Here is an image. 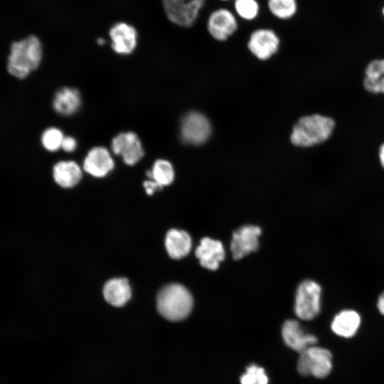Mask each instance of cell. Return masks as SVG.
Returning a JSON list of instances; mask_svg holds the SVG:
<instances>
[{
	"label": "cell",
	"instance_id": "obj_1",
	"mask_svg": "<svg viewBox=\"0 0 384 384\" xmlns=\"http://www.w3.org/2000/svg\"><path fill=\"white\" fill-rule=\"evenodd\" d=\"M42 58L41 41L37 36L29 35L11 43L6 64L7 71L17 79H25L39 67Z\"/></svg>",
	"mask_w": 384,
	"mask_h": 384
},
{
	"label": "cell",
	"instance_id": "obj_2",
	"mask_svg": "<svg viewBox=\"0 0 384 384\" xmlns=\"http://www.w3.org/2000/svg\"><path fill=\"white\" fill-rule=\"evenodd\" d=\"M193 304L189 291L177 283L162 287L156 297L158 311L164 318L172 321L186 319L192 310Z\"/></svg>",
	"mask_w": 384,
	"mask_h": 384
},
{
	"label": "cell",
	"instance_id": "obj_3",
	"mask_svg": "<svg viewBox=\"0 0 384 384\" xmlns=\"http://www.w3.org/2000/svg\"><path fill=\"white\" fill-rule=\"evenodd\" d=\"M335 122L328 117L313 114L302 117L293 127L290 139L298 146H311L327 140Z\"/></svg>",
	"mask_w": 384,
	"mask_h": 384
},
{
	"label": "cell",
	"instance_id": "obj_4",
	"mask_svg": "<svg viewBox=\"0 0 384 384\" xmlns=\"http://www.w3.org/2000/svg\"><path fill=\"white\" fill-rule=\"evenodd\" d=\"M331 360L332 355L329 350L314 345L300 353L297 370L302 375L324 378L331 371Z\"/></svg>",
	"mask_w": 384,
	"mask_h": 384
},
{
	"label": "cell",
	"instance_id": "obj_5",
	"mask_svg": "<svg viewBox=\"0 0 384 384\" xmlns=\"http://www.w3.org/2000/svg\"><path fill=\"white\" fill-rule=\"evenodd\" d=\"M320 285L313 280H304L297 288L294 311L301 319L309 321L314 319L321 309Z\"/></svg>",
	"mask_w": 384,
	"mask_h": 384
},
{
	"label": "cell",
	"instance_id": "obj_6",
	"mask_svg": "<svg viewBox=\"0 0 384 384\" xmlns=\"http://www.w3.org/2000/svg\"><path fill=\"white\" fill-rule=\"evenodd\" d=\"M204 4L205 0H163L169 20L183 27L194 24Z\"/></svg>",
	"mask_w": 384,
	"mask_h": 384
},
{
	"label": "cell",
	"instance_id": "obj_7",
	"mask_svg": "<svg viewBox=\"0 0 384 384\" xmlns=\"http://www.w3.org/2000/svg\"><path fill=\"white\" fill-rule=\"evenodd\" d=\"M180 133L185 143L200 145L210 137L211 126L205 115L198 112H190L181 120Z\"/></svg>",
	"mask_w": 384,
	"mask_h": 384
},
{
	"label": "cell",
	"instance_id": "obj_8",
	"mask_svg": "<svg viewBox=\"0 0 384 384\" xmlns=\"http://www.w3.org/2000/svg\"><path fill=\"white\" fill-rule=\"evenodd\" d=\"M113 153L122 157L125 164L133 166L144 156V151L137 134L133 132L118 134L111 143Z\"/></svg>",
	"mask_w": 384,
	"mask_h": 384
},
{
	"label": "cell",
	"instance_id": "obj_9",
	"mask_svg": "<svg viewBox=\"0 0 384 384\" xmlns=\"http://www.w3.org/2000/svg\"><path fill=\"white\" fill-rule=\"evenodd\" d=\"M261 234V229L258 226L245 225L233 234L230 245L233 257L239 260L252 252L256 251L259 246L258 238Z\"/></svg>",
	"mask_w": 384,
	"mask_h": 384
},
{
	"label": "cell",
	"instance_id": "obj_10",
	"mask_svg": "<svg viewBox=\"0 0 384 384\" xmlns=\"http://www.w3.org/2000/svg\"><path fill=\"white\" fill-rule=\"evenodd\" d=\"M207 28L213 38L223 41L236 31L238 22L230 10L223 8L218 9L210 14Z\"/></svg>",
	"mask_w": 384,
	"mask_h": 384
},
{
	"label": "cell",
	"instance_id": "obj_11",
	"mask_svg": "<svg viewBox=\"0 0 384 384\" xmlns=\"http://www.w3.org/2000/svg\"><path fill=\"white\" fill-rule=\"evenodd\" d=\"M279 39L274 31L260 28L254 31L248 41L247 46L251 53L260 60H267L278 50Z\"/></svg>",
	"mask_w": 384,
	"mask_h": 384
},
{
	"label": "cell",
	"instance_id": "obj_12",
	"mask_svg": "<svg viewBox=\"0 0 384 384\" xmlns=\"http://www.w3.org/2000/svg\"><path fill=\"white\" fill-rule=\"evenodd\" d=\"M114 166L110 152L103 146H95L85 156L83 169L89 174L102 178L108 174Z\"/></svg>",
	"mask_w": 384,
	"mask_h": 384
},
{
	"label": "cell",
	"instance_id": "obj_13",
	"mask_svg": "<svg viewBox=\"0 0 384 384\" xmlns=\"http://www.w3.org/2000/svg\"><path fill=\"white\" fill-rule=\"evenodd\" d=\"M285 343L299 353L317 342V338L310 334H304L299 323L293 319L285 321L282 329Z\"/></svg>",
	"mask_w": 384,
	"mask_h": 384
},
{
	"label": "cell",
	"instance_id": "obj_14",
	"mask_svg": "<svg viewBox=\"0 0 384 384\" xmlns=\"http://www.w3.org/2000/svg\"><path fill=\"white\" fill-rule=\"evenodd\" d=\"M112 48L118 54H130L137 43V33L131 25L120 22L114 24L110 31Z\"/></svg>",
	"mask_w": 384,
	"mask_h": 384
},
{
	"label": "cell",
	"instance_id": "obj_15",
	"mask_svg": "<svg viewBox=\"0 0 384 384\" xmlns=\"http://www.w3.org/2000/svg\"><path fill=\"white\" fill-rule=\"evenodd\" d=\"M195 253L201 265L210 270H217L220 262L225 258L222 242L209 238H203L201 240Z\"/></svg>",
	"mask_w": 384,
	"mask_h": 384
},
{
	"label": "cell",
	"instance_id": "obj_16",
	"mask_svg": "<svg viewBox=\"0 0 384 384\" xmlns=\"http://www.w3.org/2000/svg\"><path fill=\"white\" fill-rule=\"evenodd\" d=\"M81 106V96L75 88L63 87L55 95L53 107L56 112L63 116L75 114Z\"/></svg>",
	"mask_w": 384,
	"mask_h": 384
},
{
	"label": "cell",
	"instance_id": "obj_17",
	"mask_svg": "<svg viewBox=\"0 0 384 384\" xmlns=\"http://www.w3.org/2000/svg\"><path fill=\"white\" fill-rule=\"evenodd\" d=\"M132 292L128 280L114 278L107 281L103 288L105 299L111 305L124 306L131 298Z\"/></svg>",
	"mask_w": 384,
	"mask_h": 384
},
{
	"label": "cell",
	"instance_id": "obj_18",
	"mask_svg": "<svg viewBox=\"0 0 384 384\" xmlns=\"http://www.w3.org/2000/svg\"><path fill=\"white\" fill-rule=\"evenodd\" d=\"M360 324L359 314L352 309H345L334 316L331 327L336 335L343 338H351L356 334Z\"/></svg>",
	"mask_w": 384,
	"mask_h": 384
},
{
	"label": "cell",
	"instance_id": "obj_19",
	"mask_svg": "<svg viewBox=\"0 0 384 384\" xmlns=\"http://www.w3.org/2000/svg\"><path fill=\"white\" fill-rule=\"evenodd\" d=\"M191 236L184 230L171 229L165 238V247L169 255L173 259H181L191 251Z\"/></svg>",
	"mask_w": 384,
	"mask_h": 384
},
{
	"label": "cell",
	"instance_id": "obj_20",
	"mask_svg": "<svg viewBox=\"0 0 384 384\" xmlns=\"http://www.w3.org/2000/svg\"><path fill=\"white\" fill-rule=\"evenodd\" d=\"M80 166L73 161H60L53 169L54 181L63 188H72L77 185L82 178Z\"/></svg>",
	"mask_w": 384,
	"mask_h": 384
},
{
	"label": "cell",
	"instance_id": "obj_21",
	"mask_svg": "<svg viewBox=\"0 0 384 384\" xmlns=\"http://www.w3.org/2000/svg\"><path fill=\"white\" fill-rule=\"evenodd\" d=\"M363 85L369 92L384 93V60H375L368 64Z\"/></svg>",
	"mask_w": 384,
	"mask_h": 384
},
{
	"label": "cell",
	"instance_id": "obj_22",
	"mask_svg": "<svg viewBox=\"0 0 384 384\" xmlns=\"http://www.w3.org/2000/svg\"><path fill=\"white\" fill-rule=\"evenodd\" d=\"M147 176L162 186H168L174 181V170L169 161L158 159L154 163L151 169L147 171Z\"/></svg>",
	"mask_w": 384,
	"mask_h": 384
},
{
	"label": "cell",
	"instance_id": "obj_23",
	"mask_svg": "<svg viewBox=\"0 0 384 384\" xmlns=\"http://www.w3.org/2000/svg\"><path fill=\"white\" fill-rule=\"evenodd\" d=\"M267 6L272 14L283 20L293 17L297 9L296 0H268Z\"/></svg>",
	"mask_w": 384,
	"mask_h": 384
},
{
	"label": "cell",
	"instance_id": "obj_24",
	"mask_svg": "<svg viewBox=\"0 0 384 384\" xmlns=\"http://www.w3.org/2000/svg\"><path fill=\"white\" fill-rule=\"evenodd\" d=\"M64 136L60 129L56 127H49L42 134L41 141L45 149L49 151H56L61 148Z\"/></svg>",
	"mask_w": 384,
	"mask_h": 384
},
{
	"label": "cell",
	"instance_id": "obj_25",
	"mask_svg": "<svg viewBox=\"0 0 384 384\" xmlns=\"http://www.w3.org/2000/svg\"><path fill=\"white\" fill-rule=\"evenodd\" d=\"M234 7L240 18L249 21L255 19L260 11V6L256 0H235Z\"/></svg>",
	"mask_w": 384,
	"mask_h": 384
},
{
	"label": "cell",
	"instance_id": "obj_26",
	"mask_svg": "<svg viewBox=\"0 0 384 384\" xmlns=\"http://www.w3.org/2000/svg\"><path fill=\"white\" fill-rule=\"evenodd\" d=\"M241 384H268V377L263 368L255 364L247 367L240 378Z\"/></svg>",
	"mask_w": 384,
	"mask_h": 384
},
{
	"label": "cell",
	"instance_id": "obj_27",
	"mask_svg": "<svg viewBox=\"0 0 384 384\" xmlns=\"http://www.w3.org/2000/svg\"><path fill=\"white\" fill-rule=\"evenodd\" d=\"M61 148L66 152H73L77 148V141L70 136L64 137Z\"/></svg>",
	"mask_w": 384,
	"mask_h": 384
},
{
	"label": "cell",
	"instance_id": "obj_28",
	"mask_svg": "<svg viewBox=\"0 0 384 384\" xmlns=\"http://www.w3.org/2000/svg\"><path fill=\"white\" fill-rule=\"evenodd\" d=\"M143 185L148 195H152L155 191L160 190L163 188L162 186L154 180L145 181Z\"/></svg>",
	"mask_w": 384,
	"mask_h": 384
},
{
	"label": "cell",
	"instance_id": "obj_29",
	"mask_svg": "<svg viewBox=\"0 0 384 384\" xmlns=\"http://www.w3.org/2000/svg\"><path fill=\"white\" fill-rule=\"evenodd\" d=\"M377 306L380 313L384 316V292L378 297Z\"/></svg>",
	"mask_w": 384,
	"mask_h": 384
},
{
	"label": "cell",
	"instance_id": "obj_30",
	"mask_svg": "<svg viewBox=\"0 0 384 384\" xmlns=\"http://www.w3.org/2000/svg\"><path fill=\"white\" fill-rule=\"evenodd\" d=\"M380 160L383 167L384 168V144L381 146L380 149Z\"/></svg>",
	"mask_w": 384,
	"mask_h": 384
},
{
	"label": "cell",
	"instance_id": "obj_31",
	"mask_svg": "<svg viewBox=\"0 0 384 384\" xmlns=\"http://www.w3.org/2000/svg\"><path fill=\"white\" fill-rule=\"evenodd\" d=\"M97 43H98L99 45H102V44H103L105 43V41L102 38H99L97 40Z\"/></svg>",
	"mask_w": 384,
	"mask_h": 384
},
{
	"label": "cell",
	"instance_id": "obj_32",
	"mask_svg": "<svg viewBox=\"0 0 384 384\" xmlns=\"http://www.w3.org/2000/svg\"><path fill=\"white\" fill-rule=\"evenodd\" d=\"M222 1H228V0H222Z\"/></svg>",
	"mask_w": 384,
	"mask_h": 384
},
{
	"label": "cell",
	"instance_id": "obj_33",
	"mask_svg": "<svg viewBox=\"0 0 384 384\" xmlns=\"http://www.w3.org/2000/svg\"><path fill=\"white\" fill-rule=\"evenodd\" d=\"M383 14H384V9H383Z\"/></svg>",
	"mask_w": 384,
	"mask_h": 384
}]
</instances>
